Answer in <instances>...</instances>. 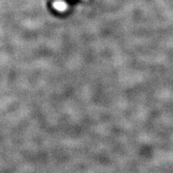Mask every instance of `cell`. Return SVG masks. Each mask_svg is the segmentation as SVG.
<instances>
[{
	"mask_svg": "<svg viewBox=\"0 0 173 173\" xmlns=\"http://www.w3.org/2000/svg\"><path fill=\"white\" fill-rule=\"evenodd\" d=\"M53 7L57 11L59 12H64L67 9V5L64 2L61 1H56L53 3Z\"/></svg>",
	"mask_w": 173,
	"mask_h": 173,
	"instance_id": "cell-1",
	"label": "cell"
}]
</instances>
